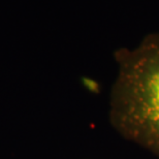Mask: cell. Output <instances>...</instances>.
<instances>
[{"instance_id":"1","label":"cell","mask_w":159,"mask_h":159,"mask_svg":"<svg viewBox=\"0 0 159 159\" xmlns=\"http://www.w3.org/2000/svg\"><path fill=\"white\" fill-rule=\"evenodd\" d=\"M114 87L118 125L127 136L159 155V33L117 52Z\"/></svg>"}]
</instances>
